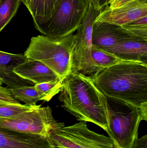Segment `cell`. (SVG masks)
I'll return each instance as SVG.
<instances>
[{
	"instance_id": "19",
	"label": "cell",
	"mask_w": 147,
	"mask_h": 148,
	"mask_svg": "<svg viewBox=\"0 0 147 148\" xmlns=\"http://www.w3.org/2000/svg\"><path fill=\"white\" fill-rule=\"evenodd\" d=\"M64 80H56L35 84V88L39 95V101L48 102L60 92Z\"/></svg>"
},
{
	"instance_id": "18",
	"label": "cell",
	"mask_w": 147,
	"mask_h": 148,
	"mask_svg": "<svg viewBox=\"0 0 147 148\" xmlns=\"http://www.w3.org/2000/svg\"><path fill=\"white\" fill-rule=\"evenodd\" d=\"M11 95L18 101L29 106H36L39 101V95L34 86H23L14 88H8Z\"/></svg>"
},
{
	"instance_id": "28",
	"label": "cell",
	"mask_w": 147,
	"mask_h": 148,
	"mask_svg": "<svg viewBox=\"0 0 147 148\" xmlns=\"http://www.w3.org/2000/svg\"><path fill=\"white\" fill-rule=\"evenodd\" d=\"M1 0H0V3H1Z\"/></svg>"
},
{
	"instance_id": "22",
	"label": "cell",
	"mask_w": 147,
	"mask_h": 148,
	"mask_svg": "<svg viewBox=\"0 0 147 148\" xmlns=\"http://www.w3.org/2000/svg\"><path fill=\"white\" fill-rule=\"evenodd\" d=\"M123 26L129 28L133 29L147 27V16L142 17Z\"/></svg>"
},
{
	"instance_id": "3",
	"label": "cell",
	"mask_w": 147,
	"mask_h": 148,
	"mask_svg": "<svg viewBox=\"0 0 147 148\" xmlns=\"http://www.w3.org/2000/svg\"><path fill=\"white\" fill-rule=\"evenodd\" d=\"M74 34L60 38L45 35L34 36L24 53L28 59L40 62L60 80L72 72V48Z\"/></svg>"
},
{
	"instance_id": "10",
	"label": "cell",
	"mask_w": 147,
	"mask_h": 148,
	"mask_svg": "<svg viewBox=\"0 0 147 148\" xmlns=\"http://www.w3.org/2000/svg\"><path fill=\"white\" fill-rule=\"evenodd\" d=\"M137 36H140L123 26L94 21L92 45L109 53L118 43Z\"/></svg>"
},
{
	"instance_id": "16",
	"label": "cell",
	"mask_w": 147,
	"mask_h": 148,
	"mask_svg": "<svg viewBox=\"0 0 147 148\" xmlns=\"http://www.w3.org/2000/svg\"><path fill=\"white\" fill-rule=\"evenodd\" d=\"M91 56L94 74L122 61L114 55L92 45Z\"/></svg>"
},
{
	"instance_id": "25",
	"label": "cell",
	"mask_w": 147,
	"mask_h": 148,
	"mask_svg": "<svg viewBox=\"0 0 147 148\" xmlns=\"http://www.w3.org/2000/svg\"><path fill=\"white\" fill-rule=\"evenodd\" d=\"M134 1L135 0H110L109 6L111 8H115Z\"/></svg>"
},
{
	"instance_id": "11",
	"label": "cell",
	"mask_w": 147,
	"mask_h": 148,
	"mask_svg": "<svg viewBox=\"0 0 147 148\" xmlns=\"http://www.w3.org/2000/svg\"><path fill=\"white\" fill-rule=\"evenodd\" d=\"M0 148H53L48 136L0 127Z\"/></svg>"
},
{
	"instance_id": "17",
	"label": "cell",
	"mask_w": 147,
	"mask_h": 148,
	"mask_svg": "<svg viewBox=\"0 0 147 148\" xmlns=\"http://www.w3.org/2000/svg\"><path fill=\"white\" fill-rule=\"evenodd\" d=\"M21 0H1L0 3V32L15 16Z\"/></svg>"
},
{
	"instance_id": "21",
	"label": "cell",
	"mask_w": 147,
	"mask_h": 148,
	"mask_svg": "<svg viewBox=\"0 0 147 148\" xmlns=\"http://www.w3.org/2000/svg\"><path fill=\"white\" fill-rule=\"evenodd\" d=\"M19 103V101L11 95L8 89L0 87V106Z\"/></svg>"
},
{
	"instance_id": "13",
	"label": "cell",
	"mask_w": 147,
	"mask_h": 148,
	"mask_svg": "<svg viewBox=\"0 0 147 148\" xmlns=\"http://www.w3.org/2000/svg\"><path fill=\"white\" fill-rule=\"evenodd\" d=\"M109 53L122 61L147 65V38L137 36L126 40L113 47Z\"/></svg>"
},
{
	"instance_id": "2",
	"label": "cell",
	"mask_w": 147,
	"mask_h": 148,
	"mask_svg": "<svg viewBox=\"0 0 147 148\" xmlns=\"http://www.w3.org/2000/svg\"><path fill=\"white\" fill-rule=\"evenodd\" d=\"M90 77L107 97L147 109V65L122 61Z\"/></svg>"
},
{
	"instance_id": "6",
	"label": "cell",
	"mask_w": 147,
	"mask_h": 148,
	"mask_svg": "<svg viewBox=\"0 0 147 148\" xmlns=\"http://www.w3.org/2000/svg\"><path fill=\"white\" fill-rule=\"evenodd\" d=\"M81 121L53 131L49 135L53 148H119L109 136L100 134Z\"/></svg>"
},
{
	"instance_id": "12",
	"label": "cell",
	"mask_w": 147,
	"mask_h": 148,
	"mask_svg": "<svg viewBox=\"0 0 147 148\" xmlns=\"http://www.w3.org/2000/svg\"><path fill=\"white\" fill-rule=\"evenodd\" d=\"M24 54H12L0 51V79L9 88L34 86L32 82L16 75L14 69L26 60Z\"/></svg>"
},
{
	"instance_id": "14",
	"label": "cell",
	"mask_w": 147,
	"mask_h": 148,
	"mask_svg": "<svg viewBox=\"0 0 147 148\" xmlns=\"http://www.w3.org/2000/svg\"><path fill=\"white\" fill-rule=\"evenodd\" d=\"M22 78L36 84L60 79L51 69L39 61L27 58L22 64L14 69Z\"/></svg>"
},
{
	"instance_id": "27",
	"label": "cell",
	"mask_w": 147,
	"mask_h": 148,
	"mask_svg": "<svg viewBox=\"0 0 147 148\" xmlns=\"http://www.w3.org/2000/svg\"><path fill=\"white\" fill-rule=\"evenodd\" d=\"M3 82H2L1 80L0 79V87L1 86Z\"/></svg>"
},
{
	"instance_id": "20",
	"label": "cell",
	"mask_w": 147,
	"mask_h": 148,
	"mask_svg": "<svg viewBox=\"0 0 147 148\" xmlns=\"http://www.w3.org/2000/svg\"><path fill=\"white\" fill-rule=\"evenodd\" d=\"M29 106L20 103L0 106V118H9L18 115L22 113L33 109L38 107Z\"/></svg>"
},
{
	"instance_id": "9",
	"label": "cell",
	"mask_w": 147,
	"mask_h": 148,
	"mask_svg": "<svg viewBox=\"0 0 147 148\" xmlns=\"http://www.w3.org/2000/svg\"><path fill=\"white\" fill-rule=\"evenodd\" d=\"M146 16L147 0H135L115 8L107 5L100 10L95 21L123 26Z\"/></svg>"
},
{
	"instance_id": "1",
	"label": "cell",
	"mask_w": 147,
	"mask_h": 148,
	"mask_svg": "<svg viewBox=\"0 0 147 148\" xmlns=\"http://www.w3.org/2000/svg\"><path fill=\"white\" fill-rule=\"evenodd\" d=\"M60 92L61 107L77 121L92 123L107 131V98L96 87L90 76L72 72L63 81Z\"/></svg>"
},
{
	"instance_id": "7",
	"label": "cell",
	"mask_w": 147,
	"mask_h": 148,
	"mask_svg": "<svg viewBox=\"0 0 147 148\" xmlns=\"http://www.w3.org/2000/svg\"><path fill=\"white\" fill-rule=\"evenodd\" d=\"M65 127L54 119L49 106L41 105L9 118H0V127L21 133L49 136L54 130Z\"/></svg>"
},
{
	"instance_id": "4",
	"label": "cell",
	"mask_w": 147,
	"mask_h": 148,
	"mask_svg": "<svg viewBox=\"0 0 147 148\" xmlns=\"http://www.w3.org/2000/svg\"><path fill=\"white\" fill-rule=\"evenodd\" d=\"M108 111L107 134L119 148H131L138 137L141 122L147 121V109L107 97Z\"/></svg>"
},
{
	"instance_id": "24",
	"label": "cell",
	"mask_w": 147,
	"mask_h": 148,
	"mask_svg": "<svg viewBox=\"0 0 147 148\" xmlns=\"http://www.w3.org/2000/svg\"><path fill=\"white\" fill-rule=\"evenodd\" d=\"M131 148H147V136L137 138L134 142Z\"/></svg>"
},
{
	"instance_id": "26",
	"label": "cell",
	"mask_w": 147,
	"mask_h": 148,
	"mask_svg": "<svg viewBox=\"0 0 147 148\" xmlns=\"http://www.w3.org/2000/svg\"><path fill=\"white\" fill-rule=\"evenodd\" d=\"M21 1L27 8L29 5V0H21Z\"/></svg>"
},
{
	"instance_id": "23",
	"label": "cell",
	"mask_w": 147,
	"mask_h": 148,
	"mask_svg": "<svg viewBox=\"0 0 147 148\" xmlns=\"http://www.w3.org/2000/svg\"><path fill=\"white\" fill-rule=\"evenodd\" d=\"M87 1L95 10L100 11L108 5L110 0H87Z\"/></svg>"
},
{
	"instance_id": "5",
	"label": "cell",
	"mask_w": 147,
	"mask_h": 148,
	"mask_svg": "<svg viewBox=\"0 0 147 148\" xmlns=\"http://www.w3.org/2000/svg\"><path fill=\"white\" fill-rule=\"evenodd\" d=\"M87 0H61L51 19L35 27L43 35L60 38L77 30L89 8Z\"/></svg>"
},
{
	"instance_id": "8",
	"label": "cell",
	"mask_w": 147,
	"mask_h": 148,
	"mask_svg": "<svg viewBox=\"0 0 147 148\" xmlns=\"http://www.w3.org/2000/svg\"><path fill=\"white\" fill-rule=\"evenodd\" d=\"M99 12L89 4L88 10L77 29L72 40V72L85 75L94 74L91 56L92 30L93 23Z\"/></svg>"
},
{
	"instance_id": "15",
	"label": "cell",
	"mask_w": 147,
	"mask_h": 148,
	"mask_svg": "<svg viewBox=\"0 0 147 148\" xmlns=\"http://www.w3.org/2000/svg\"><path fill=\"white\" fill-rule=\"evenodd\" d=\"M61 0H29L27 8L33 20L35 27L49 21Z\"/></svg>"
}]
</instances>
